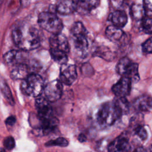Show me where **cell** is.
<instances>
[{
	"label": "cell",
	"mask_w": 152,
	"mask_h": 152,
	"mask_svg": "<svg viewBox=\"0 0 152 152\" xmlns=\"http://www.w3.org/2000/svg\"><path fill=\"white\" fill-rule=\"evenodd\" d=\"M107 149L109 152H130L131 145L126 137L120 135L108 145Z\"/></svg>",
	"instance_id": "cell-10"
},
{
	"label": "cell",
	"mask_w": 152,
	"mask_h": 152,
	"mask_svg": "<svg viewBox=\"0 0 152 152\" xmlns=\"http://www.w3.org/2000/svg\"><path fill=\"white\" fill-rule=\"evenodd\" d=\"M77 8L80 7L84 10H91L97 7L100 4L99 1L96 0H85V1H77Z\"/></svg>",
	"instance_id": "cell-22"
},
{
	"label": "cell",
	"mask_w": 152,
	"mask_h": 152,
	"mask_svg": "<svg viewBox=\"0 0 152 152\" xmlns=\"http://www.w3.org/2000/svg\"><path fill=\"white\" fill-rule=\"evenodd\" d=\"M109 20L112 23L113 26L121 28L126 24L128 17L124 11L117 10L110 14Z\"/></svg>",
	"instance_id": "cell-17"
},
{
	"label": "cell",
	"mask_w": 152,
	"mask_h": 152,
	"mask_svg": "<svg viewBox=\"0 0 152 152\" xmlns=\"http://www.w3.org/2000/svg\"><path fill=\"white\" fill-rule=\"evenodd\" d=\"M143 7L144 9L145 15L148 17H151L152 15V2L150 0L144 1L143 2Z\"/></svg>",
	"instance_id": "cell-29"
},
{
	"label": "cell",
	"mask_w": 152,
	"mask_h": 152,
	"mask_svg": "<svg viewBox=\"0 0 152 152\" xmlns=\"http://www.w3.org/2000/svg\"><path fill=\"white\" fill-rule=\"evenodd\" d=\"M77 77V70L75 65L71 64H64L60 69V81L67 86L71 85Z\"/></svg>",
	"instance_id": "cell-8"
},
{
	"label": "cell",
	"mask_w": 152,
	"mask_h": 152,
	"mask_svg": "<svg viewBox=\"0 0 152 152\" xmlns=\"http://www.w3.org/2000/svg\"><path fill=\"white\" fill-rule=\"evenodd\" d=\"M131 85L132 82L129 78L122 77L113 86L112 90L116 97H126L131 92Z\"/></svg>",
	"instance_id": "cell-9"
},
{
	"label": "cell",
	"mask_w": 152,
	"mask_h": 152,
	"mask_svg": "<svg viewBox=\"0 0 152 152\" xmlns=\"http://www.w3.org/2000/svg\"><path fill=\"white\" fill-rule=\"evenodd\" d=\"M152 42H151V37H150L147 39L145 42H144L142 45V52L144 54H150L152 52Z\"/></svg>",
	"instance_id": "cell-28"
},
{
	"label": "cell",
	"mask_w": 152,
	"mask_h": 152,
	"mask_svg": "<svg viewBox=\"0 0 152 152\" xmlns=\"http://www.w3.org/2000/svg\"><path fill=\"white\" fill-rule=\"evenodd\" d=\"M151 98L147 95L140 96L133 103L134 109L139 112H150L151 110Z\"/></svg>",
	"instance_id": "cell-13"
},
{
	"label": "cell",
	"mask_w": 152,
	"mask_h": 152,
	"mask_svg": "<svg viewBox=\"0 0 152 152\" xmlns=\"http://www.w3.org/2000/svg\"><path fill=\"white\" fill-rule=\"evenodd\" d=\"M77 9L76 1L62 0L59 1L56 6V11L62 15H68L74 12Z\"/></svg>",
	"instance_id": "cell-14"
},
{
	"label": "cell",
	"mask_w": 152,
	"mask_h": 152,
	"mask_svg": "<svg viewBox=\"0 0 152 152\" xmlns=\"http://www.w3.org/2000/svg\"><path fill=\"white\" fill-rule=\"evenodd\" d=\"M12 40L15 45L23 50H31L40 45L38 30L25 23L17 24L12 31Z\"/></svg>",
	"instance_id": "cell-1"
},
{
	"label": "cell",
	"mask_w": 152,
	"mask_h": 152,
	"mask_svg": "<svg viewBox=\"0 0 152 152\" xmlns=\"http://www.w3.org/2000/svg\"><path fill=\"white\" fill-rule=\"evenodd\" d=\"M105 34L107 37L113 42H118L121 40L124 35V33L121 28L113 25H110L107 27Z\"/></svg>",
	"instance_id": "cell-19"
},
{
	"label": "cell",
	"mask_w": 152,
	"mask_h": 152,
	"mask_svg": "<svg viewBox=\"0 0 152 152\" xmlns=\"http://www.w3.org/2000/svg\"><path fill=\"white\" fill-rule=\"evenodd\" d=\"M71 35L76 50L81 55L87 52L90 44L88 31L81 22H75L71 27Z\"/></svg>",
	"instance_id": "cell-3"
},
{
	"label": "cell",
	"mask_w": 152,
	"mask_h": 152,
	"mask_svg": "<svg viewBox=\"0 0 152 152\" xmlns=\"http://www.w3.org/2000/svg\"><path fill=\"white\" fill-rule=\"evenodd\" d=\"M37 23L40 27L52 34L61 33L63 28V24L61 19L51 12H40L38 16Z\"/></svg>",
	"instance_id": "cell-4"
},
{
	"label": "cell",
	"mask_w": 152,
	"mask_h": 152,
	"mask_svg": "<svg viewBox=\"0 0 152 152\" xmlns=\"http://www.w3.org/2000/svg\"><path fill=\"white\" fill-rule=\"evenodd\" d=\"M4 145L5 147L9 150L13 149L15 145L14 138L11 136L6 137L4 140Z\"/></svg>",
	"instance_id": "cell-30"
},
{
	"label": "cell",
	"mask_w": 152,
	"mask_h": 152,
	"mask_svg": "<svg viewBox=\"0 0 152 152\" xmlns=\"http://www.w3.org/2000/svg\"><path fill=\"white\" fill-rule=\"evenodd\" d=\"M16 122V118L14 116H10L8 117L5 121L7 125L9 126H12Z\"/></svg>",
	"instance_id": "cell-31"
},
{
	"label": "cell",
	"mask_w": 152,
	"mask_h": 152,
	"mask_svg": "<svg viewBox=\"0 0 152 152\" xmlns=\"http://www.w3.org/2000/svg\"><path fill=\"white\" fill-rule=\"evenodd\" d=\"M40 121V129L43 135H48L53 132L57 128L59 124L58 120L53 116Z\"/></svg>",
	"instance_id": "cell-18"
},
{
	"label": "cell",
	"mask_w": 152,
	"mask_h": 152,
	"mask_svg": "<svg viewBox=\"0 0 152 152\" xmlns=\"http://www.w3.org/2000/svg\"><path fill=\"white\" fill-rule=\"evenodd\" d=\"M123 113L115 100L102 104L96 115L98 124L102 126L113 125L122 115Z\"/></svg>",
	"instance_id": "cell-2"
},
{
	"label": "cell",
	"mask_w": 152,
	"mask_h": 152,
	"mask_svg": "<svg viewBox=\"0 0 152 152\" xmlns=\"http://www.w3.org/2000/svg\"><path fill=\"white\" fill-rule=\"evenodd\" d=\"M50 49L61 50L66 53L69 52V45L66 37L61 33L52 34L49 39Z\"/></svg>",
	"instance_id": "cell-11"
},
{
	"label": "cell",
	"mask_w": 152,
	"mask_h": 152,
	"mask_svg": "<svg viewBox=\"0 0 152 152\" xmlns=\"http://www.w3.org/2000/svg\"><path fill=\"white\" fill-rule=\"evenodd\" d=\"M35 106L40 120L52 116V108L48 100L43 97L36 99Z\"/></svg>",
	"instance_id": "cell-12"
},
{
	"label": "cell",
	"mask_w": 152,
	"mask_h": 152,
	"mask_svg": "<svg viewBox=\"0 0 152 152\" xmlns=\"http://www.w3.org/2000/svg\"><path fill=\"white\" fill-rule=\"evenodd\" d=\"M4 61L9 65H16L19 64L24 63V55L21 51L17 50H11L7 52L4 56Z\"/></svg>",
	"instance_id": "cell-16"
},
{
	"label": "cell",
	"mask_w": 152,
	"mask_h": 152,
	"mask_svg": "<svg viewBox=\"0 0 152 152\" xmlns=\"http://www.w3.org/2000/svg\"><path fill=\"white\" fill-rule=\"evenodd\" d=\"M43 81L42 78L36 73H31L21 84L22 92L28 96L37 97L43 90Z\"/></svg>",
	"instance_id": "cell-5"
},
{
	"label": "cell",
	"mask_w": 152,
	"mask_h": 152,
	"mask_svg": "<svg viewBox=\"0 0 152 152\" xmlns=\"http://www.w3.org/2000/svg\"><path fill=\"white\" fill-rule=\"evenodd\" d=\"M0 88L2 94H4V96L7 99L8 102L11 105H13L14 104V101L11 92L8 84L5 83L4 80L0 81Z\"/></svg>",
	"instance_id": "cell-24"
},
{
	"label": "cell",
	"mask_w": 152,
	"mask_h": 152,
	"mask_svg": "<svg viewBox=\"0 0 152 152\" xmlns=\"http://www.w3.org/2000/svg\"><path fill=\"white\" fill-rule=\"evenodd\" d=\"M151 26L152 21L150 17L145 16L141 20L140 23V30L145 34H150L151 33Z\"/></svg>",
	"instance_id": "cell-25"
},
{
	"label": "cell",
	"mask_w": 152,
	"mask_h": 152,
	"mask_svg": "<svg viewBox=\"0 0 152 152\" xmlns=\"http://www.w3.org/2000/svg\"><path fill=\"white\" fill-rule=\"evenodd\" d=\"M78 140L80 142H84L85 141H86V140H87V138L86 137V135L83 134H80L78 137Z\"/></svg>",
	"instance_id": "cell-32"
},
{
	"label": "cell",
	"mask_w": 152,
	"mask_h": 152,
	"mask_svg": "<svg viewBox=\"0 0 152 152\" xmlns=\"http://www.w3.org/2000/svg\"><path fill=\"white\" fill-rule=\"evenodd\" d=\"M130 14L132 18L135 20H141L145 16L143 5L138 3H134L131 5Z\"/></svg>",
	"instance_id": "cell-20"
},
{
	"label": "cell",
	"mask_w": 152,
	"mask_h": 152,
	"mask_svg": "<svg viewBox=\"0 0 152 152\" xmlns=\"http://www.w3.org/2000/svg\"><path fill=\"white\" fill-rule=\"evenodd\" d=\"M95 53L96 55L107 61H111L114 58L112 52L110 51L108 48L105 46H100L97 48L95 51Z\"/></svg>",
	"instance_id": "cell-23"
},
{
	"label": "cell",
	"mask_w": 152,
	"mask_h": 152,
	"mask_svg": "<svg viewBox=\"0 0 152 152\" xmlns=\"http://www.w3.org/2000/svg\"><path fill=\"white\" fill-rule=\"evenodd\" d=\"M116 70L122 77L129 78L132 83L138 81V65L127 57L122 58L117 64Z\"/></svg>",
	"instance_id": "cell-6"
},
{
	"label": "cell",
	"mask_w": 152,
	"mask_h": 152,
	"mask_svg": "<svg viewBox=\"0 0 152 152\" xmlns=\"http://www.w3.org/2000/svg\"><path fill=\"white\" fill-rule=\"evenodd\" d=\"M0 152H5V150L3 148H0Z\"/></svg>",
	"instance_id": "cell-33"
},
{
	"label": "cell",
	"mask_w": 152,
	"mask_h": 152,
	"mask_svg": "<svg viewBox=\"0 0 152 152\" xmlns=\"http://www.w3.org/2000/svg\"><path fill=\"white\" fill-rule=\"evenodd\" d=\"M62 84L58 80H55L48 83L43 88L46 99L53 102L59 100L62 93Z\"/></svg>",
	"instance_id": "cell-7"
},
{
	"label": "cell",
	"mask_w": 152,
	"mask_h": 152,
	"mask_svg": "<svg viewBox=\"0 0 152 152\" xmlns=\"http://www.w3.org/2000/svg\"><path fill=\"white\" fill-rule=\"evenodd\" d=\"M69 144L68 141L64 137H58L55 140H51L45 143V146H59L66 147Z\"/></svg>",
	"instance_id": "cell-26"
},
{
	"label": "cell",
	"mask_w": 152,
	"mask_h": 152,
	"mask_svg": "<svg viewBox=\"0 0 152 152\" xmlns=\"http://www.w3.org/2000/svg\"><path fill=\"white\" fill-rule=\"evenodd\" d=\"M50 54L53 61L59 64L64 65L66 64L68 61L67 53L57 49H50Z\"/></svg>",
	"instance_id": "cell-21"
},
{
	"label": "cell",
	"mask_w": 152,
	"mask_h": 152,
	"mask_svg": "<svg viewBox=\"0 0 152 152\" xmlns=\"http://www.w3.org/2000/svg\"><path fill=\"white\" fill-rule=\"evenodd\" d=\"M30 66L26 63L19 64L14 66L10 75L13 80H24L30 73Z\"/></svg>",
	"instance_id": "cell-15"
},
{
	"label": "cell",
	"mask_w": 152,
	"mask_h": 152,
	"mask_svg": "<svg viewBox=\"0 0 152 152\" xmlns=\"http://www.w3.org/2000/svg\"><path fill=\"white\" fill-rule=\"evenodd\" d=\"M135 134L141 140H145L147 138V132L146 129L142 125H137L134 128Z\"/></svg>",
	"instance_id": "cell-27"
}]
</instances>
